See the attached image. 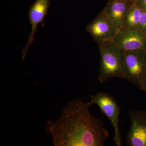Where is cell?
I'll use <instances>...</instances> for the list:
<instances>
[{"label": "cell", "instance_id": "cell-1", "mask_svg": "<svg viewBox=\"0 0 146 146\" xmlns=\"http://www.w3.org/2000/svg\"><path fill=\"white\" fill-rule=\"evenodd\" d=\"M91 105L79 99L63 108L60 117L49 120L46 132L51 136L55 146H103L109 137L102 120L91 115Z\"/></svg>", "mask_w": 146, "mask_h": 146}, {"label": "cell", "instance_id": "cell-2", "mask_svg": "<svg viewBox=\"0 0 146 146\" xmlns=\"http://www.w3.org/2000/svg\"><path fill=\"white\" fill-rule=\"evenodd\" d=\"M100 55L98 80L104 83L112 78H124L123 70V50L112 40L98 44Z\"/></svg>", "mask_w": 146, "mask_h": 146}, {"label": "cell", "instance_id": "cell-3", "mask_svg": "<svg viewBox=\"0 0 146 146\" xmlns=\"http://www.w3.org/2000/svg\"><path fill=\"white\" fill-rule=\"evenodd\" d=\"M123 63L124 78L141 89L146 76V50L123 51Z\"/></svg>", "mask_w": 146, "mask_h": 146}, {"label": "cell", "instance_id": "cell-4", "mask_svg": "<svg viewBox=\"0 0 146 146\" xmlns=\"http://www.w3.org/2000/svg\"><path fill=\"white\" fill-rule=\"evenodd\" d=\"M89 103L96 104L101 111L108 118L115 130L114 141L116 145L121 146L122 140L119 127L120 108L116 100L110 94L99 92L91 96Z\"/></svg>", "mask_w": 146, "mask_h": 146}, {"label": "cell", "instance_id": "cell-5", "mask_svg": "<svg viewBox=\"0 0 146 146\" xmlns=\"http://www.w3.org/2000/svg\"><path fill=\"white\" fill-rule=\"evenodd\" d=\"M86 30L98 44L114 39L119 30L102 11L86 27Z\"/></svg>", "mask_w": 146, "mask_h": 146}, {"label": "cell", "instance_id": "cell-6", "mask_svg": "<svg viewBox=\"0 0 146 146\" xmlns=\"http://www.w3.org/2000/svg\"><path fill=\"white\" fill-rule=\"evenodd\" d=\"M130 130L126 136L129 146H146V110L129 111Z\"/></svg>", "mask_w": 146, "mask_h": 146}, {"label": "cell", "instance_id": "cell-7", "mask_svg": "<svg viewBox=\"0 0 146 146\" xmlns=\"http://www.w3.org/2000/svg\"><path fill=\"white\" fill-rule=\"evenodd\" d=\"M50 3V0H36L29 9V18L32 31L27 44L22 51V60L26 57L29 47L34 42L35 35L37 31L38 25L41 24L42 27H44V20L48 13Z\"/></svg>", "mask_w": 146, "mask_h": 146}, {"label": "cell", "instance_id": "cell-8", "mask_svg": "<svg viewBox=\"0 0 146 146\" xmlns=\"http://www.w3.org/2000/svg\"><path fill=\"white\" fill-rule=\"evenodd\" d=\"M134 3L123 0H108L102 12L120 30L126 14Z\"/></svg>", "mask_w": 146, "mask_h": 146}, {"label": "cell", "instance_id": "cell-9", "mask_svg": "<svg viewBox=\"0 0 146 146\" xmlns=\"http://www.w3.org/2000/svg\"><path fill=\"white\" fill-rule=\"evenodd\" d=\"M113 40L123 50H146V37L138 31L119 30Z\"/></svg>", "mask_w": 146, "mask_h": 146}, {"label": "cell", "instance_id": "cell-10", "mask_svg": "<svg viewBox=\"0 0 146 146\" xmlns=\"http://www.w3.org/2000/svg\"><path fill=\"white\" fill-rule=\"evenodd\" d=\"M143 12V11L134 5L126 14L120 30L123 31H138Z\"/></svg>", "mask_w": 146, "mask_h": 146}, {"label": "cell", "instance_id": "cell-11", "mask_svg": "<svg viewBox=\"0 0 146 146\" xmlns=\"http://www.w3.org/2000/svg\"><path fill=\"white\" fill-rule=\"evenodd\" d=\"M138 31L146 37V12L143 11L138 25Z\"/></svg>", "mask_w": 146, "mask_h": 146}, {"label": "cell", "instance_id": "cell-12", "mask_svg": "<svg viewBox=\"0 0 146 146\" xmlns=\"http://www.w3.org/2000/svg\"><path fill=\"white\" fill-rule=\"evenodd\" d=\"M134 5L143 11L146 12V0H136Z\"/></svg>", "mask_w": 146, "mask_h": 146}, {"label": "cell", "instance_id": "cell-13", "mask_svg": "<svg viewBox=\"0 0 146 146\" xmlns=\"http://www.w3.org/2000/svg\"><path fill=\"white\" fill-rule=\"evenodd\" d=\"M140 89L143 90L146 93V76L141 83V89Z\"/></svg>", "mask_w": 146, "mask_h": 146}, {"label": "cell", "instance_id": "cell-14", "mask_svg": "<svg viewBox=\"0 0 146 146\" xmlns=\"http://www.w3.org/2000/svg\"><path fill=\"white\" fill-rule=\"evenodd\" d=\"M123 1H133L135 2L136 0H123Z\"/></svg>", "mask_w": 146, "mask_h": 146}]
</instances>
